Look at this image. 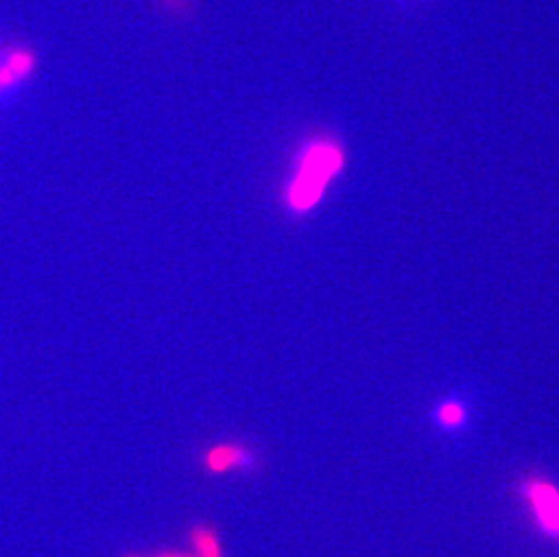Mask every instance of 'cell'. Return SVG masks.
<instances>
[{"label":"cell","instance_id":"cell-1","mask_svg":"<svg viewBox=\"0 0 559 557\" xmlns=\"http://www.w3.org/2000/svg\"><path fill=\"white\" fill-rule=\"evenodd\" d=\"M344 149L330 137L311 138L299 151L297 170L286 187V205L296 214H307L322 200L328 185L343 170Z\"/></svg>","mask_w":559,"mask_h":557},{"label":"cell","instance_id":"cell-8","mask_svg":"<svg viewBox=\"0 0 559 557\" xmlns=\"http://www.w3.org/2000/svg\"><path fill=\"white\" fill-rule=\"evenodd\" d=\"M169 557H180V556H169Z\"/></svg>","mask_w":559,"mask_h":557},{"label":"cell","instance_id":"cell-5","mask_svg":"<svg viewBox=\"0 0 559 557\" xmlns=\"http://www.w3.org/2000/svg\"><path fill=\"white\" fill-rule=\"evenodd\" d=\"M435 418H437L438 426L445 429V431H456L460 427H464L465 422H467V411L456 400H448V402L438 405Z\"/></svg>","mask_w":559,"mask_h":557},{"label":"cell","instance_id":"cell-4","mask_svg":"<svg viewBox=\"0 0 559 557\" xmlns=\"http://www.w3.org/2000/svg\"><path fill=\"white\" fill-rule=\"evenodd\" d=\"M206 469L212 473H227L233 469H250L253 465V457L247 449L233 443H223V446L212 447L206 452Z\"/></svg>","mask_w":559,"mask_h":557},{"label":"cell","instance_id":"cell-7","mask_svg":"<svg viewBox=\"0 0 559 557\" xmlns=\"http://www.w3.org/2000/svg\"><path fill=\"white\" fill-rule=\"evenodd\" d=\"M159 8L175 16H187L194 5V0H154Z\"/></svg>","mask_w":559,"mask_h":557},{"label":"cell","instance_id":"cell-6","mask_svg":"<svg viewBox=\"0 0 559 557\" xmlns=\"http://www.w3.org/2000/svg\"><path fill=\"white\" fill-rule=\"evenodd\" d=\"M194 545L201 557H222L219 543H217L216 534L206 529H198L194 532Z\"/></svg>","mask_w":559,"mask_h":557},{"label":"cell","instance_id":"cell-2","mask_svg":"<svg viewBox=\"0 0 559 557\" xmlns=\"http://www.w3.org/2000/svg\"><path fill=\"white\" fill-rule=\"evenodd\" d=\"M522 496L533 510L534 521L545 537L559 542V487L549 479H528Z\"/></svg>","mask_w":559,"mask_h":557},{"label":"cell","instance_id":"cell-3","mask_svg":"<svg viewBox=\"0 0 559 557\" xmlns=\"http://www.w3.org/2000/svg\"><path fill=\"white\" fill-rule=\"evenodd\" d=\"M38 58L26 46H13L0 54V96L21 87L37 71Z\"/></svg>","mask_w":559,"mask_h":557}]
</instances>
